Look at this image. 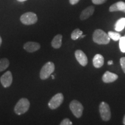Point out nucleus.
I'll use <instances>...</instances> for the list:
<instances>
[{
    "label": "nucleus",
    "instance_id": "obj_13",
    "mask_svg": "<svg viewBox=\"0 0 125 125\" xmlns=\"http://www.w3.org/2000/svg\"><path fill=\"white\" fill-rule=\"evenodd\" d=\"M109 12H117L125 10V2L123 1H118L110 6L109 8Z\"/></svg>",
    "mask_w": 125,
    "mask_h": 125
},
{
    "label": "nucleus",
    "instance_id": "obj_27",
    "mask_svg": "<svg viewBox=\"0 0 125 125\" xmlns=\"http://www.w3.org/2000/svg\"><path fill=\"white\" fill-rule=\"evenodd\" d=\"M1 44H2V38H1V36H0V46H1Z\"/></svg>",
    "mask_w": 125,
    "mask_h": 125
},
{
    "label": "nucleus",
    "instance_id": "obj_14",
    "mask_svg": "<svg viewBox=\"0 0 125 125\" xmlns=\"http://www.w3.org/2000/svg\"><path fill=\"white\" fill-rule=\"evenodd\" d=\"M104 57L100 54H97L93 59V64L95 68H99L104 65Z\"/></svg>",
    "mask_w": 125,
    "mask_h": 125
},
{
    "label": "nucleus",
    "instance_id": "obj_20",
    "mask_svg": "<svg viewBox=\"0 0 125 125\" xmlns=\"http://www.w3.org/2000/svg\"><path fill=\"white\" fill-rule=\"evenodd\" d=\"M119 41L120 50L122 53H125V37H121Z\"/></svg>",
    "mask_w": 125,
    "mask_h": 125
},
{
    "label": "nucleus",
    "instance_id": "obj_4",
    "mask_svg": "<svg viewBox=\"0 0 125 125\" xmlns=\"http://www.w3.org/2000/svg\"><path fill=\"white\" fill-rule=\"evenodd\" d=\"M38 20V18L35 13L33 12H29L23 14L20 17V21L23 24L29 26L37 23Z\"/></svg>",
    "mask_w": 125,
    "mask_h": 125
},
{
    "label": "nucleus",
    "instance_id": "obj_30",
    "mask_svg": "<svg viewBox=\"0 0 125 125\" xmlns=\"http://www.w3.org/2000/svg\"><path fill=\"white\" fill-rule=\"evenodd\" d=\"M51 76H52V78L53 79H54V75H51Z\"/></svg>",
    "mask_w": 125,
    "mask_h": 125
},
{
    "label": "nucleus",
    "instance_id": "obj_5",
    "mask_svg": "<svg viewBox=\"0 0 125 125\" xmlns=\"http://www.w3.org/2000/svg\"><path fill=\"white\" fill-rule=\"evenodd\" d=\"M70 108L72 113L76 118H79L82 115L83 111V107L82 104L76 100H74L70 103Z\"/></svg>",
    "mask_w": 125,
    "mask_h": 125
},
{
    "label": "nucleus",
    "instance_id": "obj_18",
    "mask_svg": "<svg viewBox=\"0 0 125 125\" xmlns=\"http://www.w3.org/2000/svg\"><path fill=\"white\" fill-rule=\"evenodd\" d=\"M83 32L81 30H80L79 29H76L74 30L73 31V32L71 33V39L73 40H76L78 38H79L81 37V36L82 35Z\"/></svg>",
    "mask_w": 125,
    "mask_h": 125
},
{
    "label": "nucleus",
    "instance_id": "obj_11",
    "mask_svg": "<svg viewBox=\"0 0 125 125\" xmlns=\"http://www.w3.org/2000/svg\"><path fill=\"white\" fill-rule=\"evenodd\" d=\"M118 78V75L116 74H114L111 72L107 71L103 75L102 79L104 83H111L117 80Z\"/></svg>",
    "mask_w": 125,
    "mask_h": 125
},
{
    "label": "nucleus",
    "instance_id": "obj_24",
    "mask_svg": "<svg viewBox=\"0 0 125 125\" xmlns=\"http://www.w3.org/2000/svg\"><path fill=\"white\" fill-rule=\"evenodd\" d=\"M80 0H69V2L71 5H75L79 2Z\"/></svg>",
    "mask_w": 125,
    "mask_h": 125
},
{
    "label": "nucleus",
    "instance_id": "obj_21",
    "mask_svg": "<svg viewBox=\"0 0 125 125\" xmlns=\"http://www.w3.org/2000/svg\"><path fill=\"white\" fill-rule=\"evenodd\" d=\"M60 125H72L73 123L68 118H65L60 123Z\"/></svg>",
    "mask_w": 125,
    "mask_h": 125
},
{
    "label": "nucleus",
    "instance_id": "obj_22",
    "mask_svg": "<svg viewBox=\"0 0 125 125\" xmlns=\"http://www.w3.org/2000/svg\"><path fill=\"white\" fill-rule=\"evenodd\" d=\"M120 64H121L122 69L125 73V57H123L120 59Z\"/></svg>",
    "mask_w": 125,
    "mask_h": 125
},
{
    "label": "nucleus",
    "instance_id": "obj_12",
    "mask_svg": "<svg viewBox=\"0 0 125 125\" xmlns=\"http://www.w3.org/2000/svg\"><path fill=\"white\" fill-rule=\"evenodd\" d=\"M94 12V7L93 6H89L87 7L84 10H82L80 15V19L81 20H85L90 18L93 15Z\"/></svg>",
    "mask_w": 125,
    "mask_h": 125
},
{
    "label": "nucleus",
    "instance_id": "obj_8",
    "mask_svg": "<svg viewBox=\"0 0 125 125\" xmlns=\"http://www.w3.org/2000/svg\"><path fill=\"white\" fill-rule=\"evenodd\" d=\"M1 84L4 87H8L11 85L13 81V76L10 71H7L0 78Z\"/></svg>",
    "mask_w": 125,
    "mask_h": 125
},
{
    "label": "nucleus",
    "instance_id": "obj_31",
    "mask_svg": "<svg viewBox=\"0 0 125 125\" xmlns=\"http://www.w3.org/2000/svg\"></svg>",
    "mask_w": 125,
    "mask_h": 125
},
{
    "label": "nucleus",
    "instance_id": "obj_9",
    "mask_svg": "<svg viewBox=\"0 0 125 125\" xmlns=\"http://www.w3.org/2000/svg\"><path fill=\"white\" fill-rule=\"evenodd\" d=\"M75 56L76 60L81 65L86 66L87 65L88 60H87L86 55L81 50H76L75 52Z\"/></svg>",
    "mask_w": 125,
    "mask_h": 125
},
{
    "label": "nucleus",
    "instance_id": "obj_28",
    "mask_svg": "<svg viewBox=\"0 0 125 125\" xmlns=\"http://www.w3.org/2000/svg\"><path fill=\"white\" fill-rule=\"evenodd\" d=\"M123 124H124V125H125V116H124V118H123Z\"/></svg>",
    "mask_w": 125,
    "mask_h": 125
},
{
    "label": "nucleus",
    "instance_id": "obj_19",
    "mask_svg": "<svg viewBox=\"0 0 125 125\" xmlns=\"http://www.w3.org/2000/svg\"><path fill=\"white\" fill-rule=\"evenodd\" d=\"M108 35L110 39H112V40L115 41H119L120 38L121 37V34L119 33L116 32H113V31H109V32H108Z\"/></svg>",
    "mask_w": 125,
    "mask_h": 125
},
{
    "label": "nucleus",
    "instance_id": "obj_1",
    "mask_svg": "<svg viewBox=\"0 0 125 125\" xmlns=\"http://www.w3.org/2000/svg\"><path fill=\"white\" fill-rule=\"evenodd\" d=\"M93 40L99 45H106L110 42V38L108 34L101 29H97L93 34Z\"/></svg>",
    "mask_w": 125,
    "mask_h": 125
},
{
    "label": "nucleus",
    "instance_id": "obj_3",
    "mask_svg": "<svg viewBox=\"0 0 125 125\" xmlns=\"http://www.w3.org/2000/svg\"><path fill=\"white\" fill-rule=\"evenodd\" d=\"M54 69H55V65L53 62H46L41 70L40 73V78L42 80H45L49 78L54 72Z\"/></svg>",
    "mask_w": 125,
    "mask_h": 125
},
{
    "label": "nucleus",
    "instance_id": "obj_16",
    "mask_svg": "<svg viewBox=\"0 0 125 125\" xmlns=\"http://www.w3.org/2000/svg\"><path fill=\"white\" fill-rule=\"evenodd\" d=\"M125 27V18H122L119 19L116 21L115 25V29L117 31H122Z\"/></svg>",
    "mask_w": 125,
    "mask_h": 125
},
{
    "label": "nucleus",
    "instance_id": "obj_25",
    "mask_svg": "<svg viewBox=\"0 0 125 125\" xmlns=\"http://www.w3.org/2000/svg\"><path fill=\"white\" fill-rule=\"evenodd\" d=\"M108 65L113 64V61H112V60L108 61Z\"/></svg>",
    "mask_w": 125,
    "mask_h": 125
},
{
    "label": "nucleus",
    "instance_id": "obj_29",
    "mask_svg": "<svg viewBox=\"0 0 125 125\" xmlns=\"http://www.w3.org/2000/svg\"><path fill=\"white\" fill-rule=\"evenodd\" d=\"M85 36H86V35H82L81 36V37H80V38H83V37H85Z\"/></svg>",
    "mask_w": 125,
    "mask_h": 125
},
{
    "label": "nucleus",
    "instance_id": "obj_7",
    "mask_svg": "<svg viewBox=\"0 0 125 125\" xmlns=\"http://www.w3.org/2000/svg\"><path fill=\"white\" fill-rule=\"evenodd\" d=\"M64 101V96L62 93L56 94L51 98L48 103L49 108L51 109H55L60 106Z\"/></svg>",
    "mask_w": 125,
    "mask_h": 125
},
{
    "label": "nucleus",
    "instance_id": "obj_32",
    "mask_svg": "<svg viewBox=\"0 0 125 125\" xmlns=\"http://www.w3.org/2000/svg\"></svg>",
    "mask_w": 125,
    "mask_h": 125
},
{
    "label": "nucleus",
    "instance_id": "obj_26",
    "mask_svg": "<svg viewBox=\"0 0 125 125\" xmlns=\"http://www.w3.org/2000/svg\"><path fill=\"white\" fill-rule=\"evenodd\" d=\"M17 1H19V2H24V1H27V0H17Z\"/></svg>",
    "mask_w": 125,
    "mask_h": 125
},
{
    "label": "nucleus",
    "instance_id": "obj_23",
    "mask_svg": "<svg viewBox=\"0 0 125 125\" xmlns=\"http://www.w3.org/2000/svg\"><path fill=\"white\" fill-rule=\"evenodd\" d=\"M107 0H92V2L95 5H101L104 4Z\"/></svg>",
    "mask_w": 125,
    "mask_h": 125
},
{
    "label": "nucleus",
    "instance_id": "obj_2",
    "mask_svg": "<svg viewBox=\"0 0 125 125\" xmlns=\"http://www.w3.org/2000/svg\"><path fill=\"white\" fill-rule=\"evenodd\" d=\"M30 105V103L29 100L26 98H22L16 103L14 108V111L17 115H22L28 111Z\"/></svg>",
    "mask_w": 125,
    "mask_h": 125
},
{
    "label": "nucleus",
    "instance_id": "obj_10",
    "mask_svg": "<svg viewBox=\"0 0 125 125\" xmlns=\"http://www.w3.org/2000/svg\"><path fill=\"white\" fill-rule=\"evenodd\" d=\"M23 48L27 52L33 53L40 49L41 45L40 43L35 42H27L24 45Z\"/></svg>",
    "mask_w": 125,
    "mask_h": 125
},
{
    "label": "nucleus",
    "instance_id": "obj_15",
    "mask_svg": "<svg viewBox=\"0 0 125 125\" xmlns=\"http://www.w3.org/2000/svg\"><path fill=\"white\" fill-rule=\"evenodd\" d=\"M62 35L57 34L54 37L53 40L52 41V46L54 49H59L62 44Z\"/></svg>",
    "mask_w": 125,
    "mask_h": 125
},
{
    "label": "nucleus",
    "instance_id": "obj_17",
    "mask_svg": "<svg viewBox=\"0 0 125 125\" xmlns=\"http://www.w3.org/2000/svg\"><path fill=\"white\" fill-rule=\"evenodd\" d=\"M9 65V61L7 58L0 59V72L4 71Z\"/></svg>",
    "mask_w": 125,
    "mask_h": 125
},
{
    "label": "nucleus",
    "instance_id": "obj_6",
    "mask_svg": "<svg viewBox=\"0 0 125 125\" xmlns=\"http://www.w3.org/2000/svg\"><path fill=\"white\" fill-rule=\"evenodd\" d=\"M99 111L101 118L104 121H108L111 116L109 106L107 103L101 102L99 106Z\"/></svg>",
    "mask_w": 125,
    "mask_h": 125
}]
</instances>
